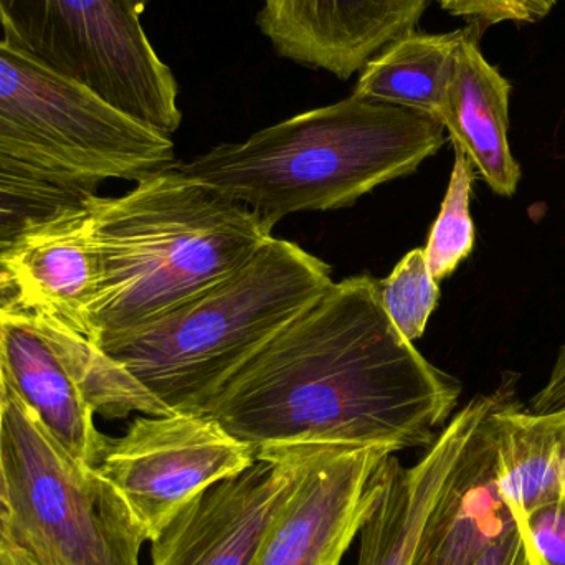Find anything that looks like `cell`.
<instances>
[{
    "label": "cell",
    "instance_id": "cell-3",
    "mask_svg": "<svg viewBox=\"0 0 565 565\" xmlns=\"http://www.w3.org/2000/svg\"><path fill=\"white\" fill-rule=\"evenodd\" d=\"M447 141L431 116L351 95L175 168L247 205L271 232L298 212L351 207L379 185L414 174Z\"/></svg>",
    "mask_w": 565,
    "mask_h": 565
},
{
    "label": "cell",
    "instance_id": "cell-25",
    "mask_svg": "<svg viewBox=\"0 0 565 565\" xmlns=\"http://www.w3.org/2000/svg\"><path fill=\"white\" fill-rule=\"evenodd\" d=\"M530 411L534 414L565 411V342L561 345L546 384L531 398Z\"/></svg>",
    "mask_w": 565,
    "mask_h": 565
},
{
    "label": "cell",
    "instance_id": "cell-8",
    "mask_svg": "<svg viewBox=\"0 0 565 565\" xmlns=\"http://www.w3.org/2000/svg\"><path fill=\"white\" fill-rule=\"evenodd\" d=\"M255 461L214 418L174 412L136 417L122 437L109 438L96 470L152 543L192 498Z\"/></svg>",
    "mask_w": 565,
    "mask_h": 565
},
{
    "label": "cell",
    "instance_id": "cell-27",
    "mask_svg": "<svg viewBox=\"0 0 565 565\" xmlns=\"http://www.w3.org/2000/svg\"><path fill=\"white\" fill-rule=\"evenodd\" d=\"M0 565H43L12 540L7 530L3 510H0Z\"/></svg>",
    "mask_w": 565,
    "mask_h": 565
},
{
    "label": "cell",
    "instance_id": "cell-2",
    "mask_svg": "<svg viewBox=\"0 0 565 565\" xmlns=\"http://www.w3.org/2000/svg\"><path fill=\"white\" fill-rule=\"evenodd\" d=\"M83 202L98 264L88 339L99 348L231 277L274 237L250 207L175 164L118 198Z\"/></svg>",
    "mask_w": 565,
    "mask_h": 565
},
{
    "label": "cell",
    "instance_id": "cell-28",
    "mask_svg": "<svg viewBox=\"0 0 565 565\" xmlns=\"http://www.w3.org/2000/svg\"><path fill=\"white\" fill-rule=\"evenodd\" d=\"M118 2L121 3L126 10H129V12L141 17V13L145 12L146 7H148L151 0H118Z\"/></svg>",
    "mask_w": 565,
    "mask_h": 565
},
{
    "label": "cell",
    "instance_id": "cell-20",
    "mask_svg": "<svg viewBox=\"0 0 565 565\" xmlns=\"http://www.w3.org/2000/svg\"><path fill=\"white\" fill-rule=\"evenodd\" d=\"M454 149L455 161L450 182L441 202L440 214L431 225L427 245L424 247L428 270L438 282L450 277L460 267L461 262L470 257L477 237L470 212L471 191L477 171L463 151Z\"/></svg>",
    "mask_w": 565,
    "mask_h": 565
},
{
    "label": "cell",
    "instance_id": "cell-19",
    "mask_svg": "<svg viewBox=\"0 0 565 565\" xmlns=\"http://www.w3.org/2000/svg\"><path fill=\"white\" fill-rule=\"evenodd\" d=\"M26 316L62 362L95 415L116 420L131 414L149 417L174 414L121 361L85 335L52 316Z\"/></svg>",
    "mask_w": 565,
    "mask_h": 565
},
{
    "label": "cell",
    "instance_id": "cell-7",
    "mask_svg": "<svg viewBox=\"0 0 565 565\" xmlns=\"http://www.w3.org/2000/svg\"><path fill=\"white\" fill-rule=\"evenodd\" d=\"M0 30L141 125L168 136L181 126L178 79L118 0H0Z\"/></svg>",
    "mask_w": 565,
    "mask_h": 565
},
{
    "label": "cell",
    "instance_id": "cell-10",
    "mask_svg": "<svg viewBox=\"0 0 565 565\" xmlns=\"http://www.w3.org/2000/svg\"><path fill=\"white\" fill-rule=\"evenodd\" d=\"M388 448H305L301 475L254 565H341L381 498Z\"/></svg>",
    "mask_w": 565,
    "mask_h": 565
},
{
    "label": "cell",
    "instance_id": "cell-23",
    "mask_svg": "<svg viewBox=\"0 0 565 565\" xmlns=\"http://www.w3.org/2000/svg\"><path fill=\"white\" fill-rule=\"evenodd\" d=\"M441 9L467 25L487 30L501 23L533 25L546 19L561 0H437Z\"/></svg>",
    "mask_w": 565,
    "mask_h": 565
},
{
    "label": "cell",
    "instance_id": "cell-22",
    "mask_svg": "<svg viewBox=\"0 0 565 565\" xmlns=\"http://www.w3.org/2000/svg\"><path fill=\"white\" fill-rule=\"evenodd\" d=\"M86 198L0 162V254L26 222L65 205L82 204Z\"/></svg>",
    "mask_w": 565,
    "mask_h": 565
},
{
    "label": "cell",
    "instance_id": "cell-15",
    "mask_svg": "<svg viewBox=\"0 0 565 565\" xmlns=\"http://www.w3.org/2000/svg\"><path fill=\"white\" fill-rule=\"evenodd\" d=\"M460 435L457 414L414 467H402L394 454L388 455L384 491L359 531L355 565H412L422 527L440 493Z\"/></svg>",
    "mask_w": 565,
    "mask_h": 565
},
{
    "label": "cell",
    "instance_id": "cell-4",
    "mask_svg": "<svg viewBox=\"0 0 565 565\" xmlns=\"http://www.w3.org/2000/svg\"><path fill=\"white\" fill-rule=\"evenodd\" d=\"M331 282L328 264L271 237L231 277L102 349L172 412L195 414Z\"/></svg>",
    "mask_w": 565,
    "mask_h": 565
},
{
    "label": "cell",
    "instance_id": "cell-9",
    "mask_svg": "<svg viewBox=\"0 0 565 565\" xmlns=\"http://www.w3.org/2000/svg\"><path fill=\"white\" fill-rule=\"evenodd\" d=\"M302 461L305 448L274 451L192 498L152 541V565H254Z\"/></svg>",
    "mask_w": 565,
    "mask_h": 565
},
{
    "label": "cell",
    "instance_id": "cell-13",
    "mask_svg": "<svg viewBox=\"0 0 565 565\" xmlns=\"http://www.w3.org/2000/svg\"><path fill=\"white\" fill-rule=\"evenodd\" d=\"M434 0H264L260 32L275 52L349 79L398 36L417 29Z\"/></svg>",
    "mask_w": 565,
    "mask_h": 565
},
{
    "label": "cell",
    "instance_id": "cell-24",
    "mask_svg": "<svg viewBox=\"0 0 565 565\" xmlns=\"http://www.w3.org/2000/svg\"><path fill=\"white\" fill-rule=\"evenodd\" d=\"M518 523L533 565H565V501L537 508Z\"/></svg>",
    "mask_w": 565,
    "mask_h": 565
},
{
    "label": "cell",
    "instance_id": "cell-12",
    "mask_svg": "<svg viewBox=\"0 0 565 565\" xmlns=\"http://www.w3.org/2000/svg\"><path fill=\"white\" fill-rule=\"evenodd\" d=\"M98 280L92 215L85 202L26 222L0 254V306L60 319L89 335Z\"/></svg>",
    "mask_w": 565,
    "mask_h": 565
},
{
    "label": "cell",
    "instance_id": "cell-6",
    "mask_svg": "<svg viewBox=\"0 0 565 565\" xmlns=\"http://www.w3.org/2000/svg\"><path fill=\"white\" fill-rule=\"evenodd\" d=\"M6 377L3 518L12 540L43 565H139L146 540L119 494Z\"/></svg>",
    "mask_w": 565,
    "mask_h": 565
},
{
    "label": "cell",
    "instance_id": "cell-16",
    "mask_svg": "<svg viewBox=\"0 0 565 565\" xmlns=\"http://www.w3.org/2000/svg\"><path fill=\"white\" fill-rule=\"evenodd\" d=\"M6 311L7 374L56 440L76 460L96 467L109 437L96 427L95 412L29 316Z\"/></svg>",
    "mask_w": 565,
    "mask_h": 565
},
{
    "label": "cell",
    "instance_id": "cell-11",
    "mask_svg": "<svg viewBox=\"0 0 565 565\" xmlns=\"http://www.w3.org/2000/svg\"><path fill=\"white\" fill-rule=\"evenodd\" d=\"M500 388L458 415L460 444L425 520L412 565H475L520 527L500 487L494 408Z\"/></svg>",
    "mask_w": 565,
    "mask_h": 565
},
{
    "label": "cell",
    "instance_id": "cell-14",
    "mask_svg": "<svg viewBox=\"0 0 565 565\" xmlns=\"http://www.w3.org/2000/svg\"><path fill=\"white\" fill-rule=\"evenodd\" d=\"M484 32L480 26H465L438 121L488 188L513 198L521 181V168L508 139L513 86L484 58L480 46Z\"/></svg>",
    "mask_w": 565,
    "mask_h": 565
},
{
    "label": "cell",
    "instance_id": "cell-17",
    "mask_svg": "<svg viewBox=\"0 0 565 565\" xmlns=\"http://www.w3.org/2000/svg\"><path fill=\"white\" fill-rule=\"evenodd\" d=\"M493 417L501 493L514 518L565 501V411L534 414L501 387Z\"/></svg>",
    "mask_w": 565,
    "mask_h": 565
},
{
    "label": "cell",
    "instance_id": "cell-21",
    "mask_svg": "<svg viewBox=\"0 0 565 565\" xmlns=\"http://www.w3.org/2000/svg\"><path fill=\"white\" fill-rule=\"evenodd\" d=\"M382 306L407 341L424 335L440 299V286L431 277L424 248L408 252L385 280H379Z\"/></svg>",
    "mask_w": 565,
    "mask_h": 565
},
{
    "label": "cell",
    "instance_id": "cell-18",
    "mask_svg": "<svg viewBox=\"0 0 565 565\" xmlns=\"http://www.w3.org/2000/svg\"><path fill=\"white\" fill-rule=\"evenodd\" d=\"M463 29L425 33L417 29L375 53L359 72L352 96L440 118Z\"/></svg>",
    "mask_w": 565,
    "mask_h": 565
},
{
    "label": "cell",
    "instance_id": "cell-26",
    "mask_svg": "<svg viewBox=\"0 0 565 565\" xmlns=\"http://www.w3.org/2000/svg\"><path fill=\"white\" fill-rule=\"evenodd\" d=\"M475 565H533L520 527L497 546L491 547Z\"/></svg>",
    "mask_w": 565,
    "mask_h": 565
},
{
    "label": "cell",
    "instance_id": "cell-5",
    "mask_svg": "<svg viewBox=\"0 0 565 565\" xmlns=\"http://www.w3.org/2000/svg\"><path fill=\"white\" fill-rule=\"evenodd\" d=\"M0 162L83 195L175 164L171 136L0 39Z\"/></svg>",
    "mask_w": 565,
    "mask_h": 565
},
{
    "label": "cell",
    "instance_id": "cell-1",
    "mask_svg": "<svg viewBox=\"0 0 565 565\" xmlns=\"http://www.w3.org/2000/svg\"><path fill=\"white\" fill-rule=\"evenodd\" d=\"M461 384L395 328L369 275L331 282L195 414L255 457L312 447L428 448Z\"/></svg>",
    "mask_w": 565,
    "mask_h": 565
}]
</instances>
